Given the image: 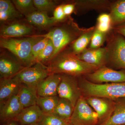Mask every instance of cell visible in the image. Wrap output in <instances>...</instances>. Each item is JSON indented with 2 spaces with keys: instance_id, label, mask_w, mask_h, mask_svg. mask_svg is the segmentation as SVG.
<instances>
[{
  "instance_id": "83f0119b",
  "label": "cell",
  "mask_w": 125,
  "mask_h": 125,
  "mask_svg": "<svg viewBox=\"0 0 125 125\" xmlns=\"http://www.w3.org/2000/svg\"><path fill=\"white\" fill-rule=\"evenodd\" d=\"M55 48L53 42L49 39L47 44L37 58L36 63H40L47 66L51 61Z\"/></svg>"
},
{
  "instance_id": "277c9868",
  "label": "cell",
  "mask_w": 125,
  "mask_h": 125,
  "mask_svg": "<svg viewBox=\"0 0 125 125\" xmlns=\"http://www.w3.org/2000/svg\"><path fill=\"white\" fill-rule=\"evenodd\" d=\"M81 85L80 89L90 97L109 99L125 98V82L98 84L84 80Z\"/></svg>"
},
{
  "instance_id": "836d02e7",
  "label": "cell",
  "mask_w": 125,
  "mask_h": 125,
  "mask_svg": "<svg viewBox=\"0 0 125 125\" xmlns=\"http://www.w3.org/2000/svg\"><path fill=\"white\" fill-rule=\"evenodd\" d=\"M63 10L65 14L67 17L71 16V15L74 13L75 9V6L73 3L68 1H66L65 3H62Z\"/></svg>"
},
{
  "instance_id": "3957f363",
  "label": "cell",
  "mask_w": 125,
  "mask_h": 125,
  "mask_svg": "<svg viewBox=\"0 0 125 125\" xmlns=\"http://www.w3.org/2000/svg\"><path fill=\"white\" fill-rule=\"evenodd\" d=\"M44 37L43 35L24 37L0 38V47L8 50L25 67L34 65L31 57L32 48L34 44Z\"/></svg>"
},
{
  "instance_id": "ac0fdd59",
  "label": "cell",
  "mask_w": 125,
  "mask_h": 125,
  "mask_svg": "<svg viewBox=\"0 0 125 125\" xmlns=\"http://www.w3.org/2000/svg\"><path fill=\"white\" fill-rule=\"evenodd\" d=\"M22 84L14 78L0 79V105L18 94Z\"/></svg>"
},
{
  "instance_id": "ba28073f",
  "label": "cell",
  "mask_w": 125,
  "mask_h": 125,
  "mask_svg": "<svg viewBox=\"0 0 125 125\" xmlns=\"http://www.w3.org/2000/svg\"><path fill=\"white\" fill-rule=\"evenodd\" d=\"M36 28L27 22L25 20H17L1 24L0 38L24 37L35 36Z\"/></svg>"
},
{
  "instance_id": "7c38bea8",
  "label": "cell",
  "mask_w": 125,
  "mask_h": 125,
  "mask_svg": "<svg viewBox=\"0 0 125 125\" xmlns=\"http://www.w3.org/2000/svg\"><path fill=\"white\" fill-rule=\"evenodd\" d=\"M107 54L105 47L95 49L88 48L82 53L76 56L80 60L99 68L107 64Z\"/></svg>"
},
{
  "instance_id": "4fadbf2b",
  "label": "cell",
  "mask_w": 125,
  "mask_h": 125,
  "mask_svg": "<svg viewBox=\"0 0 125 125\" xmlns=\"http://www.w3.org/2000/svg\"><path fill=\"white\" fill-rule=\"evenodd\" d=\"M23 108L19 100L18 94L14 95L0 105L1 124L14 120Z\"/></svg>"
},
{
  "instance_id": "6da1fadb",
  "label": "cell",
  "mask_w": 125,
  "mask_h": 125,
  "mask_svg": "<svg viewBox=\"0 0 125 125\" xmlns=\"http://www.w3.org/2000/svg\"><path fill=\"white\" fill-rule=\"evenodd\" d=\"M88 28H81L71 16L49 30L43 36L52 40L55 51L52 60L71 45Z\"/></svg>"
},
{
  "instance_id": "f546056e",
  "label": "cell",
  "mask_w": 125,
  "mask_h": 125,
  "mask_svg": "<svg viewBox=\"0 0 125 125\" xmlns=\"http://www.w3.org/2000/svg\"><path fill=\"white\" fill-rule=\"evenodd\" d=\"M108 33H103L96 28L92 36L88 48L95 49L100 48L106 41Z\"/></svg>"
},
{
  "instance_id": "f35d334b",
  "label": "cell",
  "mask_w": 125,
  "mask_h": 125,
  "mask_svg": "<svg viewBox=\"0 0 125 125\" xmlns=\"http://www.w3.org/2000/svg\"><path fill=\"white\" fill-rule=\"evenodd\" d=\"M71 125V124H70V125Z\"/></svg>"
},
{
  "instance_id": "44dd1931",
  "label": "cell",
  "mask_w": 125,
  "mask_h": 125,
  "mask_svg": "<svg viewBox=\"0 0 125 125\" xmlns=\"http://www.w3.org/2000/svg\"><path fill=\"white\" fill-rule=\"evenodd\" d=\"M23 16L16 9L12 0H0V24L22 19Z\"/></svg>"
},
{
  "instance_id": "d6a6232c",
  "label": "cell",
  "mask_w": 125,
  "mask_h": 125,
  "mask_svg": "<svg viewBox=\"0 0 125 125\" xmlns=\"http://www.w3.org/2000/svg\"><path fill=\"white\" fill-rule=\"evenodd\" d=\"M52 17L57 23L64 22L69 17L66 16L64 13L62 3L58 5L54 10Z\"/></svg>"
},
{
  "instance_id": "30bf717a",
  "label": "cell",
  "mask_w": 125,
  "mask_h": 125,
  "mask_svg": "<svg viewBox=\"0 0 125 125\" xmlns=\"http://www.w3.org/2000/svg\"><path fill=\"white\" fill-rule=\"evenodd\" d=\"M86 76L93 83H95L125 82V70H115L105 65Z\"/></svg>"
},
{
  "instance_id": "d590c367",
  "label": "cell",
  "mask_w": 125,
  "mask_h": 125,
  "mask_svg": "<svg viewBox=\"0 0 125 125\" xmlns=\"http://www.w3.org/2000/svg\"><path fill=\"white\" fill-rule=\"evenodd\" d=\"M112 30L125 38V22L113 27Z\"/></svg>"
},
{
  "instance_id": "ffe728a7",
  "label": "cell",
  "mask_w": 125,
  "mask_h": 125,
  "mask_svg": "<svg viewBox=\"0 0 125 125\" xmlns=\"http://www.w3.org/2000/svg\"><path fill=\"white\" fill-rule=\"evenodd\" d=\"M107 99L95 97H89L86 99L87 102L98 115L99 120L107 118L111 115L114 108ZM106 119V120H107Z\"/></svg>"
},
{
  "instance_id": "2e32d148",
  "label": "cell",
  "mask_w": 125,
  "mask_h": 125,
  "mask_svg": "<svg viewBox=\"0 0 125 125\" xmlns=\"http://www.w3.org/2000/svg\"><path fill=\"white\" fill-rule=\"evenodd\" d=\"M40 107L36 105L23 108L14 120L19 125H30L40 122L43 115Z\"/></svg>"
},
{
  "instance_id": "8992f818",
  "label": "cell",
  "mask_w": 125,
  "mask_h": 125,
  "mask_svg": "<svg viewBox=\"0 0 125 125\" xmlns=\"http://www.w3.org/2000/svg\"><path fill=\"white\" fill-rule=\"evenodd\" d=\"M99 121L98 115L81 96L76 102L70 119L72 125H95Z\"/></svg>"
},
{
  "instance_id": "e0dca14e",
  "label": "cell",
  "mask_w": 125,
  "mask_h": 125,
  "mask_svg": "<svg viewBox=\"0 0 125 125\" xmlns=\"http://www.w3.org/2000/svg\"><path fill=\"white\" fill-rule=\"evenodd\" d=\"M25 20L36 29L44 30L51 29L58 23L53 17H50L47 13L38 11H34L25 17Z\"/></svg>"
},
{
  "instance_id": "603a6c76",
  "label": "cell",
  "mask_w": 125,
  "mask_h": 125,
  "mask_svg": "<svg viewBox=\"0 0 125 125\" xmlns=\"http://www.w3.org/2000/svg\"><path fill=\"white\" fill-rule=\"evenodd\" d=\"M109 10L113 27L125 22V0L112 1Z\"/></svg>"
},
{
  "instance_id": "52a82bcc",
  "label": "cell",
  "mask_w": 125,
  "mask_h": 125,
  "mask_svg": "<svg viewBox=\"0 0 125 125\" xmlns=\"http://www.w3.org/2000/svg\"><path fill=\"white\" fill-rule=\"evenodd\" d=\"M50 74L47 66L37 62L25 67L13 78L22 84L36 89L39 83Z\"/></svg>"
},
{
  "instance_id": "8d00e7d4",
  "label": "cell",
  "mask_w": 125,
  "mask_h": 125,
  "mask_svg": "<svg viewBox=\"0 0 125 125\" xmlns=\"http://www.w3.org/2000/svg\"><path fill=\"white\" fill-rule=\"evenodd\" d=\"M1 125H19L17 122L13 120L1 123Z\"/></svg>"
},
{
  "instance_id": "7402d4cb",
  "label": "cell",
  "mask_w": 125,
  "mask_h": 125,
  "mask_svg": "<svg viewBox=\"0 0 125 125\" xmlns=\"http://www.w3.org/2000/svg\"><path fill=\"white\" fill-rule=\"evenodd\" d=\"M100 125H125V99L114 103L111 115Z\"/></svg>"
},
{
  "instance_id": "e575fe53",
  "label": "cell",
  "mask_w": 125,
  "mask_h": 125,
  "mask_svg": "<svg viewBox=\"0 0 125 125\" xmlns=\"http://www.w3.org/2000/svg\"><path fill=\"white\" fill-rule=\"evenodd\" d=\"M97 23H111V19L109 14H101L97 19Z\"/></svg>"
},
{
  "instance_id": "484cf974",
  "label": "cell",
  "mask_w": 125,
  "mask_h": 125,
  "mask_svg": "<svg viewBox=\"0 0 125 125\" xmlns=\"http://www.w3.org/2000/svg\"><path fill=\"white\" fill-rule=\"evenodd\" d=\"M60 99L58 96L38 97L37 104L44 114H52L57 105Z\"/></svg>"
},
{
  "instance_id": "74e56055",
  "label": "cell",
  "mask_w": 125,
  "mask_h": 125,
  "mask_svg": "<svg viewBox=\"0 0 125 125\" xmlns=\"http://www.w3.org/2000/svg\"><path fill=\"white\" fill-rule=\"evenodd\" d=\"M39 125L38 123H37V124H33V125Z\"/></svg>"
},
{
  "instance_id": "d4e9b609",
  "label": "cell",
  "mask_w": 125,
  "mask_h": 125,
  "mask_svg": "<svg viewBox=\"0 0 125 125\" xmlns=\"http://www.w3.org/2000/svg\"><path fill=\"white\" fill-rule=\"evenodd\" d=\"M74 108L70 101L65 99L60 98L55 108L51 114L55 115L70 123V119L73 112Z\"/></svg>"
},
{
  "instance_id": "4dcf8cb0",
  "label": "cell",
  "mask_w": 125,
  "mask_h": 125,
  "mask_svg": "<svg viewBox=\"0 0 125 125\" xmlns=\"http://www.w3.org/2000/svg\"><path fill=\"white\" fill-rule=\"evenodd\" d=\"M70 123L52 114H44L39 125H69Z\"/></svg>"
},
{
  "instance_id": "9a60e30c",
  "label": "cell",
  "mask_w": 125,
  "mask_h": 125,
  "mask_svg": "<svg viewBox=\"0 0 125 125\" xmlns=\"http://www.w3.org/2000/svg\"><path fill=\"white\" fill-rule=\"evenodd\" d=\"M75 6L74 13L77 15L95 10L99 11L109 10L111 1L108 0H71Z\"/></svg>"
},
{
  "instance_id": "5b68a950",
  "label": "cell",
  "mask_w": 125,
  "mask_h": 125,
  "mask_svg": "<svg viewBox=\"0 0 125 125\" xmlns=\"http://www.w3.org/2000/svg\"><path fill=\"white\" fill-rule=\"evenodd\" d=\"M106 42L107 63L125 69V38L112 30L108 34Z\"/></svg>"
},
{
  "instance_id": "4316f807",
  "label": "cell",
  "mask_w": 125,
  "mask_h": 125,
  "mask_svg": "<svg viewBox=\"0 0 125 125\" xmlns=\"http://www.w3.org/2000/svg\"><path fill=\"white\" fill-rule=\"evenodd\" d=\"M12 1L18 11L25 17L37 11L33 0H13Z\"/></svg>"
},
{
  "instance_id": "1f68e13d",
  "label": "cell",
  "mask_w": 125,
  "mask_h": 125,
  "mask_svg": "<svg viewBox=\"0 0 125 125\" xmlns=\"http://www.w3.org/2000/svg\"><path fill=\"white\" fill-rule=\"evenodd\" d=\"M43 36L44 37L34 44L32 48L31 57L34 65L36 64L37 58L45 48L49 40L48 37L43 35Z\"/></svg>"
},
{
  "instance_id": "7a4b0ae2",
  "label": "cell",
  "mask_w": 125,
  "mask_h": 125,
  "mask_svg": "<svg viewBox=\"0 0 125 125\" xmlns=\"http://www.w3.org/2000/svg\"><path fill=\"white\" fill-rule=\"evenodd\" d=\"M47 66L51 74L68 75L77 78L91 73L99 69L64 51L53 58Z\"/></svg>"
},
{
  "instance_id": "5bb4252c",
  "label": "cell",
  "mask_w": 125,
  "mask_h": 125,
  "mask_svg": "<svg viewBox=\"0 0 125 125\" xmlns=\"http://www.w3.org/2000/svg\"><path fill=\"white\" fill-rule=\"evenodd\" d=\"M62 74L52 73L39 83L36 88L38 97L57 96Z\"/></svg>"
},
{
  "instance_id": "8fae6325",
  "label": "cell",
  "mask_w": 125,
  "mask_h": 125,
  "mask_svg": "<svg viewBox=\"0 0 125 125\" xmlns=\"http://www.w3.org/2000/svg\"><path fill=\"white\" fill-rule=\"evenodd\" d=\"M25 68L17 58L4 52L0 55V79L13 78Z\"/></svg>"
},
{
  "instance_id": "d6986e66",
  "label": "cell",
  "mask_w": 125,
  "mask_h": 125,
  "mask_svg": "<svg viewBox=\"0 0 125 125\" xmlns=\"http://www.w3.org/2000/svg\"><path fill=\"white\" fill-rule=\"evenodd\" d=\"M95 29V26L88 28L87 31L82 34L64 51L75 56L82 53L88 48Z\"/></svg>"
},
{
  "instance_id": "9c48e42d",
  "label": "cell",
  "mask_w": 125,
  "mask_h": 125,
  "mask_svg": "<svg viewBox=\"0 0 125 125\" xmlns=\"http://www.w3.org/2000/svg\"><path fill=\"white\" fill-rule=\"evenodd\" d=\"M77 78L68 75L62 74L57 90V96L60 98L70 101L74 107L78 99L82 96Z\"/></svg>"
},
{
  "instance_id": "cb8c5ba5",
  "label": "cell",
  "mask_w": 125,
  "mask_h": 125,
  "mask_svg": "<svg viewBox=\"0 0 125 125\" xmlns=\"http://www.w3.org/2000/svg\"><path fill=\"white\" fill-rule=\"evenodd\" d=\"M18 94L23 108L37 104L38 96L36 89L22 84Z\"/></svg>"
},
{
  "instance_id": "f1b7e54d",
  "label": "cell",
  "mask_w": 125,
  "mask_h": 125,
  "mask_svg": "<svg viewBox=\"0 0 125 125\" xmlns=\"http://www.w3.org/2000/svg\"><path fill=\"white\" fill-rule=\"evenodd\" d=\"M37 11L47 13L54 10L59 4V1L52 0H33Z\"/></svg>"
}]
</instances>
